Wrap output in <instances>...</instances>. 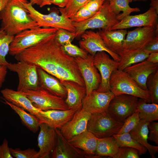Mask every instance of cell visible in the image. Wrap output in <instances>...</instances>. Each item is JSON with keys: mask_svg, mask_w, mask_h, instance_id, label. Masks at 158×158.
Returning <instances> with one entry per match:
<instances>
[{"mask_svg": "<svg viewBox=\"0 0 158 158\" xmlns=\"http://www.w3.org/2000/svg\"><path fill=\"white\" fill-rule=\"evenodd\" d=\"M55 34L15 55V59L33 64L56 78L72 71L77 66L76 59L63 51L54 38Z\"/></svg>", "mask_w": 158, "mask_h": 158, "instance_id": "obj_1", "label": "cell"}, {"mask_svg": "<svg viewBox=\"0 0 158 158\" xmlns=\"http://www.w3.org/2000/svg\"><path fill=\"white\" fill-rule=\"evenodd\" d=\"M0 31L15 36L24 30L40 27L19 0H8L0 11Z\"/></svg>", "mask_w": 158, "mask_h": 158, "instance_id": "obj_2", "label": "cell"}, {"mask_svg": "<svg viewBox=\"0 0 158 158\" xmlns=\"http://www.w3.org/2000/svg\"><path fill=\"white\" fill-rule=\"evenodd\" d=\"M118 15L111 10L109 0H105L99 11L91 18L80 23L73 22L75 29V38L80 37L87 30L109 29L120 21L118 18Z\"/></svg>", "mask_w": 158, "mask_h": 158, "instance_id": "obj_3", "label": "cell"}, {"mask_svg": "<svg viewBox=\"0 0 158 158\" xmlns=\"http://www.w3.org/2000/svg\"><path fill=\"white\" fill-rule=\"evenodd\" d=\"M110 90L114 95L126 94L134 96L151 102L148 90L142 89L123 70L117 69L112 73L109 81Z\"/></svg>", "mask_w": 158, "mask_h": 158, "instance_id": "obj_4", "label": "cell"}, {"mask_svg": "<svg viewBox=\"0 0 158 158\" xmlns=\"http://www.w3.org/2000/svg\"><path fill=\"white\" fill-rule=\"evenodd\" d=\"M58 29L52 28L38 27L23 31L14 36L10 44L8 53L15 56L54 34Z\"/></svg>", "mask_w": 158, "mask_h": 158, "instance_id": "obj_5", "label": "cell"}, {"mask_svg": "<svg viewBox=\"0 0 158 158\" xmlns=\"http://www.w3.org/2000/svg\"><path fill=\"white\" fill-rule=\"evenodd\" d=\"M23 3L28 10L30 16L40 27L62 28L75 32V28L70 19L62 15H59V10L56 8H51L49 14H45L35 9L30 3Z\"/></svg>", "mask_w": 158, "mask_h": 158, "instance_id": "obj_6", "label": "cell"}, {"mask_svg": "<svg viewBox=\"0 0 158 158\" xmlns=\"http://www.w3.org/2000/svg\"><path fill=\"white\" fill-rule=\"evenodd\" d=\"M123 124L113 119L107 111L92 114L87 124V130L98 138L109 137L118 133Z\"/></svg>", "mask_w": 158, "mask_h": 158, "instance_id": "obj_7", "label": "cell"}, {"mask_svg": "<svg viewBox=\"0 0 158 158\" xmlns=\"http://www.w3.org/2000/svg\"><path fill=\"white\" fill-rule=\"evenodd\" d=\"M23 92L34 106L40 110L69 109L65 99L40 87L36 90H28Z\"/></svg>", "mask_w": 158, "mask_h": 158, "instance_id": "obj_8", "label": "cell"}, {"mask_svg": "<svg viewBox=\"0 0 158 158\" xmlns=\"http://www.w3.org/2000/svg\"><path fill=\"white\" fill-rule=\"evenodd\" d=\"M7 66L8 69L18 75L17 91L23 92L28 90H36L40 87L37 67L35 65L18 61L16 63H9Z\"/></svg>", "mask_w": 158, "mask_h": 158, "instance_id": "obj_9", "label": "cell"}, {"mask_svg": "<svg viewBox=\"0 0 158 158\" xmlns=\"http://www.w3.org/2000/svg\"><path fill=\"white\" fill-rule=\"evenodd\" d=\"M139 98L134 96L124 94L114 95L109 102L107 112L116 121L123 122L135 111Z\"/></svg>", "mask_w": 158, "mask_h": 158, "instance_id": "obj_10", "label": "cell"}, {"mask_svg": "<svg viewBox=\"0 0 158 158\" xmlns=\"http://www.w3.org/2000/svg\"><path fill=\"white\" fill-rule=\"evenodd\" d=\"M158 34V28L152 26L137 27L133 30L128 31L124 41L123 50H142Z\"/></svg>", "mask_w": 158, "mask_h": 158, "instance_id": "obj_11", "label": "cell"}, {"mask_svg": "<svg viewBox=\"0 0 158 158\" xmlns=\"http://www.w3.org/2000/svg\"><path fill=\"white\" fill-rule=\"evenodd\" d=\"M106 52H98L93 56L94 65L101 77V83L96 91L107 92L110 91L109 81L113 72L118 69L119 62L114 60Z\"/></svg>", "mask_w": 158, "mask_h": 158, "instance_id": "obj_12", "label": "cell"}, {"mask_svg": "<svg viewBox=\"0 0 158 158\" xmlns=\"http://www.w3.org/2000/svg\"><path fill=\"white\" fill-rule=\"evenodd\" d=\"M83 79L86 95L96 90L101 82V77L97 69L94 65L93 56L88 54L86 58H75Z\"/></svg>", "mask_w": 158, "mask_h": 158, "instance_id": "obj_13", "label": "cell"}, {"mask_svg": "<svg viewBox=\"0 0 158 158\" xmlns=\"http://www.w3.org/2000/svg\"><path fill=\"white\" fill-rule=\"evenodd\" d=\"M158 13L151 7L145 12L138 15H128L109 29H126L134 27L152 26L158 28Z\"/></svg>", "mask_w": 158, "mask_h": 158, "instance_id": "obj_14", "label": "cell"}, {"mask_svg": "<svg viewBox=\"0 0 158 158\" xmlns=\"http://www.w3.org/2000/svg\"><path fill=\"white\" fill-rule=\"evenodd\" d=\"M79 42L80 47L93 56L98 52L104 51L114 60L119 61V55L110 50L105 44L98 31L86 30L81 35Z\"/></svg>", "mask_w": 158, "mask_h": 158, "instance_id": "obj_15", "label": "cell"}, {"mask_svg": "<svg viewBox=\"0 0 158 158\" xmlns=\"http://www.w3.org/2000/svg\"><path fill=\"white\" fill-rule=\"evenodd\" d=\"M114 96L111 91L103 92L93 91L85 97L82 108L91 114L104 113L107 111L109 102Z\"/></svg>", "mask_w": 158, "mask_h": 158, "instance_id": "obj_16", "label": "cell"}, {"mask_svg": "<svg viewBox=\"0 0 158 158\" xmlns=\"http://www.w3.org/2000/svg\"><path fill=\"white\" fill-rule=\"evenodd\" d=\"M91 115L81 107L76 111L70 120L59 129L63 137L68 140L87 130V123Z\"/></svg>", "mask_w": 158, "mask_h": 158, "instance_id": "obj_17", "label": "cell"}, {"mask_svg": "<svg viewBox=\"0 0 158 158\" xmlns=\"http://www.w3.org/2000/svg\"><path fill=\"white\" fill-rule=\"evenodd\" d=\"M37 138L39 148L38 158H50L55 147L57 137L56 129L46 124L41 123Z\"/></svg>", "mask_w": 158, "mask_h": 158, "instance_id": "obj_18", "label": "cell"}, {"mask_svg": "<svg viewBox=\"0 0 158 158\" xmlns=\"http://www.w3.org/2000/svg\"><path fill=\"white\" fill-rule=\"evenodd\" d=\"M78 110L56 109L40 111L36 116L41 123L54 129H59L73 117Z\"/></svg>", "mask_w": 158, "mask_h": 158, "instance_id": "obj_19", "label": "cell"}, {"mask_svg": "<svg viewBox=\"0 0 158 158\" xmlns=\"http://www.w3.org/2000/svg\"><path fill=\"white\" fill-rule=\"evenodd\" d=\"M123 71L142 89L148 90L146 85L147 80L150 75L158 71V63H153L146 59L127 67Z\"/></svg>", "mask_w": 158, "mask_h": 158, "instance_id": "obj_20", "label": "cell"}, {"mask_svg": "<svg viewBox=\"0 0 158 158\" xmlns=\"http://www.w3.org/2000/svg\"><path fill=\"white\" fill-rule=\"evenodd\" d=\"M56 130L57 139L55 147L50 155L51 158H87L82 150L74 146L63 137L59 129Z\"/></svg>", "mask_w": 158, "mask_h": 158, "instance_id": "obj_21", "label": "cell"}, {"mask_svg": "<svg viewBox=\"0 0 158 158\" xmlns=\"http://www.w3.org/2000/svg\"><path fill=\"white\" fill-rule=\"evenodd\" d=\"M60 81L67 91L65 101L69 109L78 110L81 108L83 100L86 95L85 86L71 80Z\"/></svg>", "mask_w": 158, "mask_h": 158, "instance_id": "obj_22", "label": "cell"}, {"mask_svg": "<svg viewBox=\"0 0 158 158\" xmlns=\"http://www.w3.org/2000/svg\"><path fill=\"white\" fill-rule=\"evenodd\" d=\"M4 99L36 116L40 111L35 107L23 92L6 88L1 90Z\"/></svg>", "mask_w": 158, "mask_h": 158, "instance_id": "obj_23", "label": "cell"}, {"mask_svg": "<svg viewBox=\"0 0 158 158\" xmlns=\"http://www.w3.org/2000/svg\"><path fill=\"white\" fill-rule=\"evenodd\" d=\"M98 32L110 50L118 55L123 50V45L127 32L126 29H99Z\"/></svg>", "mask_w": 158, "mask_h": 158, "instance_id": "obj_24", "label": "cell"}, {"mask_svg": "<svg viewBox=\"0 0 158 158\" xmlns=\"http://www.w3.org/2000/svg\"><path fill=\"white\" fill-rule=\"evenodd\" d=\"M97 139L86 130L68 140L75 147L82 150L87 158H94L96 151Z\"/></svg>", "mask_w": 158, "mask_h": 158, "instance_id": "obj_25", "label": "cell"}, {"mask_svg": "<svg viewBox=\"0 0 158 158\" xmlns=\"http://www.w3.org/2000/svg\"><path fill=\"white\" fill-rule=\"evenodd\" d=\"M40 87L52 94L65 99L66 90L60 81L43 69L37 68Z\"/></svg>", "mask_w": 158, "mask_h": 158, "instance_id": "obj_26", "label": "cell"}, {"mask_svg": "<svg viewBox=\"0 0 158 158\" xmlns=\"http://www.w3.org/2000/svg\"><path fill=\"white\" fill-rule=\"evenodd\" d=\"M149 123L140 119L137 125L129 133L133 139L147 148L151 158H155V155L158 152V146L152 145L148 142Z\"/></svg>", "mask_w": 158, "mask_h": 158, "instance_id": "obj_27", "label": "cell"}, {"mask_svg": "<svg viewBox=\"0 0 158 158\" xmlns=\"http://www.w3.org/2000/svg\"><path fill=\"white\" fill-rule=\"evenodd\" d=\"M119 150V147L113 136L98 138L96 151L94 158L109 156L115 158Z\"/></svg>", "mask_w": 158, "mask_h": 158, "instance_id": "obj_28", "label": "cell"}, {"mask_svg": "<svg viewBox=\"0 0 158 158\" xmlns=\"http://www.w3.org/2000/svg\"><path fill=\"white\" fill-rule=\"evenodd\" d=\"M149 55L143 50H123L118 54L120 60L118 69L123 70L128 67L146 59Z\"/></svg>", "mask_w": 158, "mask_h": 158, "instance_id": "obj_29", "label": "cell"}, {"mask_svg": "<svg viewBox=\"0 0 158 158\" xmlns=\"http://www.w3.org/2000/svg\"><path fill=\"white\" fill-rule=\"evenodd\" d=\"M3 99L5 101L4 102L9 105L18 115L24 125L34 133L38 130L41 122L36 116L27 112L23 109L15 106L4 99Z\"/></svg>", "mask_w": 158, "mask_h": 158, "instance_id": "obj_30", "label": "cell"}, {"mask_svg": "<svg viewBox=\"0 0 158 158\" xmlns=\"http://www.w3.org/2000/svg\"><path fill=\"white\" fill-rule=\"evenodd\" d=\"M135 111L139 112L140 119L150 122L158 119V104L149 103L145 100L139 99Z\"/></svg>", "mask_w": 158, "mask_h": 158, "instance_id": "obj_31", "label": "cell"}, {"mask_svg": "<svg viewBox=\"0 0 158 158\" xmlns=\"http://www.w3.org/2000/svg\"><path fill=\"white\" fill-rule=\"evenodd\" d=\"M111 11L118 15V18L120 21L133 12H138L140 10L137 7H131L128 0H109Z\"/></svg>", "mask_w": 158, "mask_h": 158, "instance_id": "obj_32", "label": "cell"}, {"mask_svg": "<svg viewBox=\"0 0 158 158\" xmlns=\"http://www.w3.org/2000/svg\"><path fill=\"white\" fill-rule=\"evenodd\" d=\"M119 147H126L136 150L139 155L145 154L147 149L131 136L129 133L115 134L113 135Z\"/></svg>", "mask_w": 158, "mask_h": 158, "instance_id": "obj_33", "label": "cell"}, {"mask_svg": "<svg viewBox=\"0 0 158 158\" xmlns=\"http://www.w3.org/2000/svg\"><path fill=\"white\" fill-rule=\"evenodd\" d=\"M90 0H69L65 7L59 8L58 9L61 15L66 18H70Z\"/></svg>", "mask_w": 158, "mask_h": 158, "instance_id": "obj_34", "label": "cell"}, {"mask_svg": "<svg viewBox=\"0 0 158 158\" xmlns=\"http://www.w3.org/2000/svg\"><path fill=\"white\" fill-rule=\"evenodd\" d=\"M14 36L9 35L0 31V64L7 66L9 63L6 57L9 53L10 45Z\"/></svg>", "mask_w": 158, "mask_h": 158, "instance_id": "obj_35", "label": "cell"}, {"mask_svg": "<svg viewBox=\"0 0 158 158\" xmlns=\"http://www.w3.org/2000/svg\"><path fill=\"white\" fill-rule=\"evenodd\" d=\"M151 103H158V71L150 75L146 83Z\"/></svg>", "mask_w": 158, "mask_h": 158, "instance_id": "obj_36", "label": "cell"}, {"mask_svg": "<svg viewBox=\"0 0 158 158\" xmlns=\"http://www.w3.org/2000/svg\"><path fill=\"white\" fill-rule=\"evenodd\" d=\"M61 47L66 54L74 58L80 57L86 58L89 54L84 49L72 44L71 42H69L62 46Z\"/></svg>", "mask_w": 158, "mask_h": 158, "instance_id": "obj_37", "label": "cell"}, {"mask_svg": "<svg viewBox=\"0 0 158 158\" xmlns=\"http://www.w3.org/2000/svg\"><path fill=\"white\" fill-rule=\"evenodd\" d=\"M140 119L139 112L135 111L123 122V124L117 134L129 133L138 123Z\"/></svg>", "mask_w": 158, "mask_h": 158, "instance_id": "obj_38", "label": "cell"}, {"mask_svg": "<svg viewBox=\"0 0 158 158\" xmlns=\"http://www.w3.org/2000/svg\"><path fill=\"white\" fill-rule=\"evenodd\" d=\"M75 32H72L65 29L60 28L57 30L54 35L56 41L61 46L69 42H72L75 38Z\"/></svg>", "mask_w": 158, "mask_h": 158, "instance_id": "obj_39", "label": "cell"}, {"mask_svg": "<svg viewBox=\"0 0 158 158\" xmlns=\"http://www.w3.org/2000/svg\"><path fill=\"white\" fill-rule=\"evenodd\" d=\"M11 154L16 158H38V152L33 148H28L25 150L19 148L13 149L10 147Z\"/></svg>", "mask_w": 158, "mask_h": 158, "instance_id": "obj_40", "label": "cell"}, {"mask_svg": "<svg viewBox=\"0 0 158 158\" xmlns=\"http://www.w3.org/2000/svg\"><path fill=\"white\" fill-rule=\"evenodd\" d=\"M95 14L83 6L70 19L73 22L80 23L87 20Z\"/></svg>", "mask_w": 158, "mask_h": 158, "instance_id": "obj_41", "label": "cell"}, {"mask_svg": "<svg viewBox=\"0 0 158 158\" xmlns=\"http://www.w3.org/2000/svg\"><path fill=\"white\" fill-rule=\"evenodd\" d=\"M137 151L130 147H119V151L115 158H139Z\"/></svg>", "mask_w": 158, "mask_h": 158, "instance_id": "obj_42", "label": "cell"}, {"mask_svg": "<svg viewBox=\"0 0 158 158\" xmlns=\"http://www.w3.org/2000/svg\"><path fill=\"white\" fill-rule=\"evenodd\" d=\"M148 127L150 130L148 140L154 142L156 145H158V123L153 121L149 122Z\"/></svg>", "mask_w": 158, "mask_h": 158, "instance_id": "obj_43", "label": "cell"}, {"mask_svg": "<svg viewBox=\"0 0 158 158\" xmlns=\"http://www.w3.org/2000/svg\"><path fill=\"white\" fill-rule=\"evenodd\" d=\"M105 0H90L84 6L95 14L100 9Z\"/></svg>", "mask_w": 158, "mask_h": 158, "instance_id": "obj_44", "label": "cell"}, {"mask_svg": "<svg viewBox=\"0 0 158 158\" xmlns=\"http://www.w3.org/2000/svg\"><path fill=\"white\" fill-rule=\"evenodd\" d=\"M7 140L4 138L2 144L0 145V158H13Z\"/></svg>", "mask_w": 158, "mask_h": 158, "instance_id": "obj_45", "label": "cell"}, {"mask_svg": "<svg viewBox=\"0 0 158 158\" xmlns=\"http://www.w3.org/2000/svg\"><path fill=\"white\" fill-rule=\"evenodd\" d=\"M142 50L149 54L151 53L158 52V35L150 41Z\"/></svg>", "mask_w": 158, "mask_h": 158, "instance_id": "obj_46", "label": "cell"}, {"mask_svg": "<svg viewBox=\"0 0 158 158\" xmlns=\"http://www.w3.org/2000/svg\"><path fill=\"white\" fill-rule=\"evenodd\" d=\"M7 69V66L0 64V88L5 80Z\"/></svg>", "mask_w": 158, "mask_h": 158, "instance_id": "obj_47", "label": "cell"}, {"mask_svg": "<svg viewBox=\"0 0 158 158\" xmlns=\"http://www.w3.org/2000/svg\"><path fill=\"white\" fill-rule=\"evenodd\" d=\"M146 59L152 63H158V52H152L150 54Z\"/></svg>", "mask_w": 158, "mask_h": 158, "instance_id": "obj_48", "label": "cell"}, {"mask_svg": "<svg viewBox=\"0 0 158 158\" xmlns=\"http://www.w3.org/2000/svg\"><path fill=\"white\" fill-rule=\"evenodd\" d=\"M69 0H53L51 4L58 6L59 8H64L67 5Z\"/></svg>", "mask_w": 158, "mask_h": 158, "instance_id": "obj_49", "label": "cell"}, {"mask_svg": "<svg viewBox=\"0 0 158 158\" xmlns=\"http://www.w3.org/2000/svg\"><path fill=\"white\" fill-rule=\"evenodd\" d=\"M53 0H41L38 5L41 8L46 5H51Z\"/></svg>", "mask_w": 158, "mask_h": 158, "instance_id": "obj_50", "label": "cell"}, {"mask_svg": "<svg viewBox=\"0 0 158 158\" xmlns=\"http://www.w3.org/2000/svg\"><path fill=\"white\" fill-rule=\"evenodd\" d=\"M151 1L150 5V7L153 8L158 13V0H152Z\"/></svg>", "mask_w": 158, "mask_h": 158, "instance_id": "obj_51", "label": "cell"}, {"mask_svg": "<svg viewBox=\"0 0 158 158\" xmlns=\"http://www.w3.org/2000/svg\"><path fill=\"white\" fill-rule=\"evenodd\" d=\"M8 0H0V11L4 7Z\"/></svg>", "mask_w": 158, "mask_h": 158, "instance_id": "obj_52", "label": "cell"}, {"mask_svg": "<svg viewBox=\"0 0 158 158\" xmlns=\"http://www.w3.org/2000/svg\"><path fill=\"white\" fill-rule=\"evenodd\" d=\"M29 2L33 5L35 4H37L38 5L41 0H29Z\"/></svg>", "mask_w": 158, "mask_h": 158, "instance_id": "obj_53", "label": "cell"}, {"mask_svg": "<svg viewBox=\"0 0 158 158\" xmlns=\"http://www.w3.org/2000/svg\"><path fill=\"white\" fill-rule=\"evenodd\" d=\"M147 0H150V1H151V0H133V1H147Z\"/></svg>", "mask_w": 158, "mask_h": 158, "instance_id": "obj_54", "label": "cell"}, {"mask_svg": "<svg viewBox=\"0 0 158 158\" xmlns=\"http://www.w3.org/2000/svg\"><path fill=\"white\" fill-rule=\"evenodd\" d=\"M21 1V2L23 3H27L28 2V0H19Z\"/></svg>", "mask_w": 158, "mask_h": 158, "instance_id": "obj_55", "label": "cell"}, {"mask_svg": "<svg viewBox=\"0 0 158 158\" xmlns=\"http://www.w3.org/2000/svg\"><path fill=\"white\" fill-rule=\"evenodd\" d=\"M133 0H128L129 3H131L133 1Z\"/></svg>", "mask_w": 158, "mask_h": 158, "instance_id": "obj_56", "label": "cell"}]
</instances>
